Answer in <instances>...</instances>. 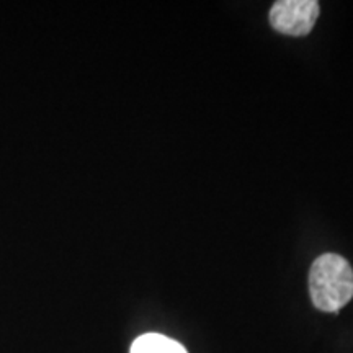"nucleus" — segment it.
Segmentation results:
<instances>
[{"mask_svg":"<svg viewBox=\"0 0 353 353\" xmlns=\"http://www.w3.org/2000/svg\"><path fill=\"white\" fill-rule=\"evenodd\" d=\"M309 293L312 304L324 312H335L353 298V268L337 254L317 257L309 270Z\"/></svg>","mask_w":353,"mask_h":353,"instance_id":"nucleus-1","label":"nucleus"},{"mask_svg":"<svg viewBox=\"0 0 353 353\" xmlns=\"http://www.w3.org/2000/svg\"><path fill=\"white\" fill-rule=\"evenodd\" d=\"M131 353H188L182 343L161 334H144L134 341Z\"/></svg>","mask_w":353,"mask_h":353,"instance_id":"nucleus-3","label":"nucleus"},{"mask_svg":"<svg viewBox=\"0 0 353 353\" xmlns=\"http://www.w3.org/2000/svg\"><path fill=\"white\" fill-rule=\"evenodd\" d=\"M316 0H280L273 3L270 23L278 33L288 37H306L319 19Z\"/></svg>","mask_w":353,"mask_h":353,"instance_id":"nucleus-2","label":"nucleus"}]
</instances>
